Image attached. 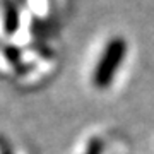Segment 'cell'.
Instances as JSON below:
<instances>
[{
	"label": "cell",
	"mask_w": 154,
	"mask_h": 154,
	"mask_svg": "<svg viewBox=\"0 0 154 154\" xmlns=\"http://www.w3.org/2000/svg\"><path fill=\"white\" fill-rule=\"evenodd\" d=\"M125 41L122 38H115L111 39L108 46L105 48V53L103 57L99 58L98 62V67H96V70H94V84L98 86V88H106L108 84L111 82V79L115 75L116 69L120 67L122 60H123V57H125Z\"/></svg>",
	"instance_id": "obj_1"
}]
</instances>
